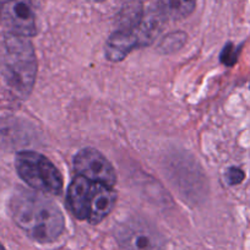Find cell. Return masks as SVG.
<instances>
[{
  "instance_id": "obj_13",
  "label": "cell",
  "mask_w": 250,
  "mask_h": 250,
  "mask_svg": "<svg viewBox=\"0 0 250 250\" xmlns=\"http://www.w3.org/2000/svg\"><path fill=\"white\" fill-rule=\"evenodd\" d=\"M0 250H5V248L3 247V244H1V243H0Z\"/></svg>"
},
{
  "instance_id": "obj_12",
  "label": "cell",
  "mask_w": 250,
  "mask_h": 250,
  "mask_svg": "<svg viewBox=\"0 0 250 250\" xmlns=\"http://www.w3.org/2000/svg\"><path fill=\"white\" fill-rule=\"evenodd\" d=\"M226 180L229 185H238L244 180L245 174L240 168L238 167H229L226 170Z\"/></svg>"
},
{
  "instance_id": "obj_6",
  "label": "cell",
  "mask_w": 250,
  "mask_h": 250,
  "mask_svg": "<svg viewBox=\"0 0 250 250\" xmlns=\"http://www.w3.org/2000/svg\"><path fill=\"white\" fill-rule=\"evenodd\" d=\"M114 238L124 250H165L160 230L144 218L131 217L114 228Z\"/></svg>"
},
{
  "instance_id": "obj_1",
  "label": "cell",
  "mask_w": 250,
  "mask_h": 250,
  "mask_svg": "<svg viewBox=\"0 0 250 250\" xmlns=\"http://www.w3.org/2000/svg\"><path fill=\"white\" fill-rule=\"evenodd\" d=\"M10 212L16 225L41 244L55 242L65 230L62 210L40 191L19 188L11 196Z\"/></svg>"
},
{
  "instance_id": "obj_9",
  "label": "cell",
  "mask_w": 250,
  "mask_h": 250,
  "mask_svg": "<svg viewBox=\"0 0 250 250\" xmlns=\"http://www.w3.org/2000/svg\"><path fill=\"white\" fill-rule=\"evenodd\" d=\"M196 0H158L160 13L169 20H183L195 10Z\"/></svg>"
},
{
  "instance_id": "obj_2",
  "label": "cell",
  "mask_w": 250,
  "mask_h": 250,
  "mask_svg": "<svg viewBox=\"0 0 250 250\" xmlns=\"http://www.w3.org/2000/svg\"><path fill=\"white\" fill-rule=\"evenodd\" d=\"M3 74L6 83L21 97L32 91L37 76V59L27 37L9 33L4 40Z\"/></svg>"
},
{
  "instance_id": "obj_3",
  "label": "cell",
  "mask_w": 250,
  "mask_h": 250,
  "mask_svg": "<svg viewBox=\"0 0 250 250\" xmlns=\"http://www.w3.org/2000/svg\"><path fill=\"white\" fill-rule=\"evenodd\" d=\"M156 33V23L144 20L143 14L123 18L118 30L105 42V58L113 62H120L136 48L150 44Z\"/></svg>"
},
{
  "instance_id": "obj_4",
  "label": "cell",
  "mask_w": 250,
  "mask_h": 250,
  "mask_svg": "<svg viewBox=\"0 0 250 250\" xmlns=\"http://www.w3.org/2000/svg\"><path fill=\"white\" fill-rule=\"evenodd\" d=\"M15 168L19 177L33 190L52 195L62 194V173L45 156L35 151H21L16 155Z\"/></svg>"
},
{
  "instance_id": "obj_11",
  "label": "cell",
  "mask_w": 250,
  "mask_h": 250,
  "mask_svg": "<svg viewBox=\"0 0 250 250\" xmlns=\"http://www.w3.org/2000/svg\"><path fill=\"white\" fill-rule=\"evenodd\" d=\"M238 55H239V49L235 48L233 43H227L221 52L220 60L225 65L233 66L237 62Z\"/></svg>"
},
{
  "instance_id": "obj_10",
  "label": "cell",
  "mask_w": 250,
  "mask_h": 250,
  "mask_svg": "<svg viewBox=\"0 0 250 250\" xmlns=\"http://www.w3.org/2000/svg\"><path fill=\"white\" fill-rule=\"evenodd\" d=\"M185 40H187V35L183 32H175V33H170V35H168L167 37L165 38V40L162 41V44H161V47L163 48V52H173L174 50V48H173V45L174 47L180 48L183 44L185 43Z\"/></svg>"
},
{
  "instance_id": "obj_14",
  "label": "cell",
  "mask_w": 250,
  "mask_h": 250,
  "mask_svg": "<svg viewBox=\"0 0 250 250\" xmlns=\"http://www.w3.org/2000/svg\"><path fill=\"white\" fill-rule=\"evenodd\" d=\"M93 1H103V0H93Z\"/></svg>"
},
{
  "instance_id": "obj_8",
  "label": "cell",
  "mask_w": 250,
  "mask_h": 250,
  "mask_svg": "<svg viewBox=\"0 0 250 250\" xmlns=\"http://www.w3.org/2000/svg\"><path fill=\"white\" fill-rule=\"evenodd\" d=\"M74 169L78 175L91 182L112 188L117 183V173L112 163L96 148L85 147L79 151L74 157Z\"/></svg>"
},
{
  "instance_id": "obj_5",
  "label": "cell",
  "mask_w": 250,
  "mask_h": 250,
  "mask_svg": "<svg viewBox=\"0 0 250 250\" xmlns=\"http://www.w3.org/2000/svg\"><path fill=\"white\" fill-rule=\"evenodd\" d=\"M101 196L102 184L76 175L68 187L66 204L74 217L80 221H87L91 225H97Z\"/></svg>"
},
{
  "instance_id": "obj_7",
  "label": "cell",
  "mask_w": 250,
  "mask_h": 250,
  "mask_svg": "<svg viewBox=\"0 0 250 250\" xmlns=\"http://www.w3.org/2000/svg\"><path fill=\"white\" fill-rule=\"evenodd\" d=\"M0 20L9 33L27 38L37 35L33 0H0Z\"/></svg>"
}]
</instances>
